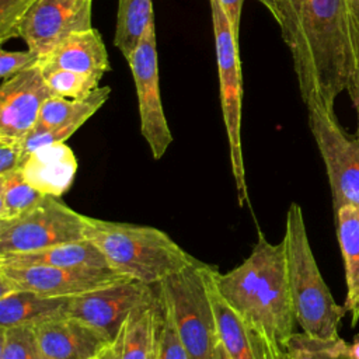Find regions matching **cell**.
<instances>
[{
	"label": "cell",
	"mask_w": 359,
	"mask_h": 359,
	"mask_svg": "<svg viewBox=\"0 0 359 359\" xmlns=\"http://www.w3.org/2000/svg\"><path fill=\"white\" fill-rule=\"evenodd\" d=\"M278 10L306 108L335 115L337 97L359 69V25L351 0H278Z\"/></svg>",
	"instance_id": "1"
},
{
	"label": "cell",
	"mask_w": 359,
	"mask_h": 359,
	"mask_svg": "<svg viewBox=\"0 0 359 359\" xmlns=\"http://www.w3.org/2000/svg\"><path fill=\"white\" fill-rule=\"evenodd\" d=\"M216 286L259 341L266 359H286L296 332L283 241L272 244L259 233L250 255L226 273L216 269Z\"/></svg>",
	"instance_id": "2"
},
{
	"label": "cell",
	"mask_w": 359,
	"mask_h": 359,
	"mask_svg": "<svg viewBox=\"0 0 359 359\" xmlns=\"http://www.w3.org/2000/svg\"><path fill=\"white\" fill-rule=\"evenodd\" d=\"M86 238L100 250L108 268L151 286L196 261L167 233L151 226L87 216Z\"/></svg>",
	"instance_id": "3"
},
{
	"label": "cell",
	"mask_w": 359,
	"mask_h": 359,
	"mask_svg": "<svg viewBox=\"0 0 359 359\" xmlns=\"http://www.w3.org/2000/svg\"><path fill=\"white\" fill-rule=\"evenodd\" d=\"M282 241L296 323L303 332L316 338L339 337V323L346 310L334 300L320 272L310 245L303 210L296 202L287 208Z\"/></svg>",
	"instance_id": "4"
},
{
	"label": "cell",
	"mask_w": 359,
	"mask_h": 359,
	"mask_svg": "<svg viewBox=\"0 0 359 359\" xmlns=\"http://www.w3.org/2000/svg\"><path fill=\"white\" fill-rule=\"evenodd\" d=\"M157 293L170 311L188 359H223L215 314L203 275V262L195 261L160 285Z\"/></svg>",
	"instance_id": "5"
},
{
	"label": "cell",
	"mask_w": 359,
	"mask_h": 359,
	"mask_svg": "<svg viewBox=\"0 0 359 359\" xmlns=\"http://www.w3.org/2000/svg\"><path fill=\"white\" fill-rule=\"evenodd\" d=\"M215 35L220 105L229 140L230 165L236 184L238 205L248 203V189L241 149V101L243 80L238 56V39L236 38L224 8L219 0H209Z\"/></svg>",
	"instance_id": "6"
},
{
	"label": "cell",
	"mask_w": 359,
	"mask_h": 359,
	"mask_svg": "<svg viewBox=\"0 0 359 359\" xmlns=\"http://www.w3.org/2000/svg\"><path fill=\"white\" fill-rule=\"evenodd\" d=\"M87 216L55 196L13 220H0V255L32 252L52 245L86 240Z\"/></svg>",
	"instance_id": "7"
},
{
	"label": "cell",
	"mask_w": 359,
	"mask_h": 359,
	"mask_svg": "<svg viewBox=\"0 0 359 359\" xmlns=\"http://www.w3.org/2000/svg\"><path fill=\"white\" fill-rule=\"evenodd\" d=\"M309 126L323 157L334 212L345 205L359 206V140L349 137L335 115L307 109Z\"/></svg>",
	"instance_id": "8"
},
{
	"label": "cell",
	"mask_w": 359,
	"mask_h": 359,
	"mask_svg": "<svg viewBox=\"0 0 359 359\" xmlns=\"http://www.w3.org/2000/svg\"><path fill=\"white\" fill-rule=\"evenodd\" d=\"M132 72L140 118V132L154 160L161 158L172 143V135L160 95L156 22H151L136 49L126 59Z\"/></svg>",
	"instance_id": "9"
},
{
	"label": "cell",
	"mask_w": 359,
	"mask_h": 359,
	"mask_svg": "<svg viewBox=\"0 0 359 359\" xmlns=\"http://www.w3.org/2000/svg\"><path fill=\"white\" fill-rule=\"evenodd\" d=\"M122 279L126 276L111 268L0 265V296L14 290H29L46 297L70 299Z\"/></svg>",
	"instance_id": "10"
},
{
	"label": "cell",
	"mask_w": 359,
	"mask_h": 359,
	"mask_svg": "<svg viewBox=\"0 0 359 359\" xmlns=\"http://www.w3.org/2000/svg\"><path fill=\"white\" fill-rule=\"evenodd\" d=\"M158 293L151 285L122 279L112 285L70 297L66 316L84 321L112 341L130 314L156 303Z\"/></svg>",
	"instance_id": "11"
},
{
	"label": "cell",
	"mask_w": 359,
	"mask_h": 359,
	"mask_svg": "<svg viewBox=\"0 0 359 359\" xmlns=\"http://www.w3.org/2000/svg\"><path fill=\"white\" fill-rule=\"evenodd\" d=\"M93 0H34L20 27L27 49L41 57L73 32L93 28Z\"/></svg>",
	"instance_id": "12"
},
{
	"label": "cell",
	"mask_w": 359,
	"mask_h": 359,
	"mask_svg": "<svg viewBox=\"0 0 359 359\" xmlns=\"http://www.w3.org/2000/svg\"><path fill=\"white\" fill-rule=\"evenodd\" d=\"M53 95L39 63L0 86V136L24 140L35 128L43 102Z\"/></svg>",
	"instance_id": "13"
},
{
	"label": "cell",
	"mask_w": 359,
	"mask_h": 359,
	"mask_svg": "<svg viewBox=\"0 0 359 359\" xmlns=\"http://www.w3.org/2000/svg\"><path fill=\"white\" fill-rule=\"evenodd\" d=\"M43 359H93L111 342L94 327L70 316L35 325Z\"/></svg>",
	"instance_id": "14"
},
{
	"label": "cell",
	"mask_w": 359,
	"mask_h": 359,
	"mask_svg": "<svg viewBox=\"0 0 359 359\" xmlns=\"http://www.w3.org/2000/svg\"><path fill=\"white\" fill-rule=\"evenodd\" d=\"M43 69H63L100 79L111 70L104 39L97 28L73 32L41 57Z\"/></svg>",
	"instance_id": "15"
},
{
	"label": "cell",
	"mask_w": 359,
	"mask_h": 359,
	"mask_svg": "<svg viewBox=\"0 0 359 359\" xmlns=\"http://www.w3.org/2000/svg\"><path fill=\"white\" fill-rule=\"evenodd\" d=\"M77 158L66 143L39 147L25 157L21 172L41 194L59 198L72 187Z\"/></svg>",
	"instance_id": "16"
},
{
	"label": "cell",
	"mask_w": 359,
	"mask_h": 359,
	"mask_svg": "<svg viewBox=\"0 0 359 359\" xmlns=\"http://www.w3.org/2000/svg\"><path fill=\"white\" fill-rule=\"evenodd\" d=\"M216 269V266L203 262V275L224 352L230 359H266L259 341L245 321L220 294L215 280Z\"/></svg>",
	"instance_id": "17"
},
{
	"label": "cell",
	"mask_w": 359,
	"mask_h": 359,
	"mask_svg": "<svg viewBox=\"0 0 359 359\" xmlns=\"http://www.w3.org/2000/svg\"><path fill=\"white\" fill-rule=\"evenodd\" d=\"M161 321L160 299L142 307L123 323L116 337L100 353L104 359H151Z\"/></svg>",
	"instance_id": "18"
},
{
	"label": "cell",
	"mask_w": 359,
	"mask_h": 359,
	"mask_svg": "<svg viewBox=\"0 0 359 359\" xmlns=\"http://www.w3.org/2000/svg\"><path fill=\"white\" fill-rule=\"evenodd\" d=\"M334 213L345 268L346 297L344 307L351 314V327H355L359 321V206L345 205Z\"/></svg>",
	"instance_id": "19"
},
{
	"label": "cell",
	"mask_w": 359,
	"mask_h": 359,
	"mask_svg": "<svg viewBox=\"0 0 359 359\" xmlns=\"http://www.w3.org/2000/svg\"><path fill=\"white\" fill-rule=\"evenodd\" d=\"M0 265H43L60 268H108L104 255L87 238L32 252L0 255Z\"/></svg>",
	"instance_id": "20"
},
{
	"label": "cell",
	"mask_w": 359,
	"mask_h": 359,
	"mask_svg": "<svg viewBox=\"0 0 359 359\" xmlns=\"http://www.w3.org/2000/svg\"><path fill=\"white\" fill-rule=\"evenodd\" d=\"M69 299L46 297L29 290H14L0 296V327L39 325L66 316Z\"/></svg>",
	"instance_id": "21"
},
{
	"label": "cell",
	"mask_w": 359,
	"mask_h": 359,
	"mask_svg": "<svg viewBox=\"0 0 359 359\" xmlns=\"http://www.w3.org/2000/svg\"><path fill=\"white\" fill-rule=\"evenodd\" d=\"M108 86L98 87L84 98H65L50 95L42 105L38 122L34 129L46 130L69 125L83 126L109 98Z\"/></svg>",
	"instance_id": "22"
},
{
	"label": "cell",
	"mask_w": 359,
	"mask_h": 359,
	"mask_svg": "<svg viewBox=\"0 0 359 359\" xmlns=\"http://www.w3.org/2000/svg\"><path fill=\"white\" fill-rule=\"evenodd\" d=\"M151 22H154L151 0H118L114 45L125 59L136 49Z\"/></svg>",
	"instance_id": "23"
},
{
	"label": "cell",
	"mask_w": 359,
	"mask_h": 359,
	"mask_svg": "<svg viewBox=\"0 0 359 359\" xmlns=\"http://www.w3.org/2000/svg\"><path fill=\"white\" fill-rule=\"evenodd\" d=\"M45 196L24 178L21 170L0 175V220H13L25 215Z\"/></svg>",
	"instance_id": "24"
},
{
	"label": "cell",
	"mask_w": 359,
	"mask_h": 359,
	"mask_svg": "<svg viewBox=\"0 0 359 359\" xmlns=\"http://www.w3.org/2000/svg\"><path fill=\"white\" fill-rule=\"evenodd\" d=\"M286 359H351L348 342L342 337L316 338L306 332H294L286 349Z\"/></svg>",
	"instance_id": "25"
},
{
	"label": "cell",
	"mask_w": 359,
	"mask_h": 359,
	"mask_svg": "<svg viewBox=\"0 0 359 359\" xmlns=\"http://www.w3.org/2000/svg\"><path fill=\"white\" fill-rule=\"evenodd\" d=\"M43 80L53 95L65 98H84L100 87L101 79L93 74L77 73L63 69L41 67Z\"/></svg>",
	"instance_id": "26"
},
{
	"label": "cell",
	"mask_w": 359,
	"mask_h": 359,
	"mask_svg": "<svg viewBox=\"0 0 359 359\" xmlns=\"http://www.w3.org/2000/svg\"><path fill=\"white\" fill-rule=\"evenodd\" d=\"M0 359H43L35 327H0Z\"/></svg>",
	"instance_id": "27"
},
{
	"label": "cell",
	"mask_w": 359,
	"mask_h": 359,
	"mask_svg": "<svg viewBox=\"0 0 359 359\" xmlns=\"http://www.w3.org/2000/svg\"><path fill=\"white\" fill-rule=\"evenodd\" d=\"M41 56L35 52L27 50H0V77L1 81L11 79L13 76L36 66Z\"/></svg>",
	"instance_id": "28"
},
{
	"label": "cell",
	"mask_w": 359,
	"mask_h": 359,
	"mask_svg": "<svg viewBox=\"0 0 359 359\" xmlns=\"http://www.w3.org/2000/svg\"><path fill=\"white\" fill-rule=\"evenodd\" d=\"M24 161V140L0 136V175L20 171Z\"/></svg>",
	"instance_id": "29"
},
{
	"label": "cell",
	"mask_w": 359,
	"mask_h": 359,
	"mask_svg": "<svg viewBox=\"0 0 359 359\" xmlns=\"http://www.w3.org/2000/svg\"><path fill=\"white\" fill-rule=\"evenodd\" d=\"M224 8V13L230 21L231 29L238 39V32H240V21H241V10H243V3L244 0H219Z\"/></svg>",
	"instance_id": "30"
},
{
	"label": "cell",
	"mask_w": 359,
	"mask_h": 359,
	"mask_svg": "<svg viewBox=\"0 0 359 359\" xmlns=\"http://www.w3.org/2000/svg\"><path fill=\"white\" fill-rule=\"evenodd\" d=\"M346 91L349 93V97H351V100H352V104H353V107H355V109H356V115H358L356 139L359 140V69H358V72L355 73L352 81L349 83Z\"/></svg>",
	"instance_id": "31"
},
{
	"label": "cell",
	"mask_w": 359,
	"mask_h": 359,
	"mask_svg": "<svg viewBox=\"0 0 359 359\" xmlns=\"http://www.w3.org/2000/svg\"><path fill=\"white\" fill-rule=\"evenodd\" d=\"M259 1L269 13L271 15L275 18V21L278 22L279 20V10H278V0H257Z\"/></svg>",
	"instance_id": "32"
},
{
	"label": "cell",
	"mask_w": 359,
	"mask_h": 359,
	"mask_svg": "<svg viewBox=\"0 0 359 359\" xmlns=\"http://www.w3.org/2000/svg\"><path fill=\"white\" fill-rule=\"evenodd\" d=\"M348 355L351 359H359V332L353 337L352 342L348 344Z\"/></svg>",
	"instance_id": "33"
},
{
	"label": "cell",
	"mask_w": 359,
	"mask_h": 359,
	"mask_svg": "<svg viewBox=\"0 0 359 359\" xmlns=\"http://www.w3.org/2000/svg\"><path fill=\"white\" fill-rule=\"evenodd\" d=\"M351 6H352V11L355 15V20L359 25V0H351Z\"/></svg>",
	"instance_id": "34"
},
{
	"label": "cell",
	"mask_w": 359,
	"mask_h": 359,
	"mask_svg": "<svg viewBox=\"0 0 359 359\" xmlns=\"http://www.w3.org/2000/svg\"><path fill=\"white\" fill-rule=\"evenodd\" d=\"M158 338V337H157ZM151 359H157V345H156V349H154V353H153V358Z\"/></svg>",
	"instance_id": "35"
},
{
	"label": "cell",
	"mask_w": 359,
	"mask_h": 359,
	"mask_svg": "<svg viewBox=\"0 0 359 359\" xmlns=\"http://www.w3.org/2000/svg\"><path fill=\"white\" fill-rule=\"evenodd\" d=\"M93 359H104L101 355H98V356H95V358H93Z\"/></svg>",
	"instance_id": "36"
}]
</instances>
